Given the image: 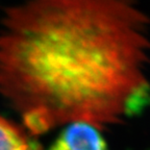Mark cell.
<instances>
[{
  "label": "cell",
  "instance_id": "obj_3",
  "mask_svg": "<svg viewBox=\"0 0 150 150\" xmlns=\"http://www.w3.org/2000/svg\"><path fill=\"white\" fill-rule=\"evenodd\" d=\"M0 150H37L30 134L23 126L0 116Z\"/></svg>",
  "mask_w": 150,
  "mask_h": 150
},
{
  "label": "cell",
  "instance_id": "obj_1",
  "mask_svg": "<svg viewBox=\"0 0 150 150\" xmlns=\"http://www.w3.org/2000/svg\"><path fill=\"white\" fill-rule=\"evenodd\" d=\"M149 67L150 20L136 0H17L0 16V97L30 134L139 114Z\"/></svg>",
  "mask_w": 150,
  "mask_h": 150
},
{
  "label": "cell",
  "instance_id": "obj_2",
  "mask_svg": "<svg viewBox=\"0 0 150 150\" xmlns=\"http://www.w3.org/2000/svg\"><path fill=\"white\" fill-rule=\"evenodd\" d=\"M48 150H108L100 129L76 122L66 125Z\"/></svg>",
  "mask_w": 150,
  "mask_h": 150
}]
</instances>
